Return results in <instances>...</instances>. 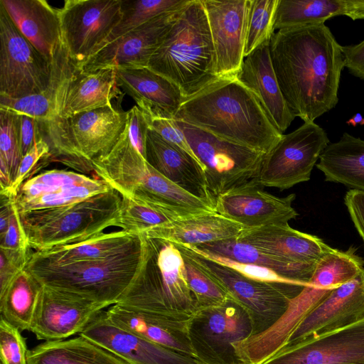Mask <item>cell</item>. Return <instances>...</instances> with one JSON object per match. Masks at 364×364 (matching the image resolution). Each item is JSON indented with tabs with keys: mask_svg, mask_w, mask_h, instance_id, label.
I'll use <instances>...</instances> for the list:
<instances>
[{
	"mask_svg": "<svg viewBox=\"0 0 364 364\" xmlns=\"http://www.w3.org/2000/svg\"><path fill=\"white\" fill-rule=\"evenodd\" d=\"M237 239L296 264L315 266L334 249L320 237L293 229L289 224L245 228Z\"/></svg>",
	"mask_w": 364,
	"mask_h": 364,
	"instance_id": "cell-23",
	"label": "cell"
},
{
	"mask_svg": "<svg viewBox=\"0 0 364 364\" xmlns=\"http://www.w3.org/2000/svg\"><path fill=\"white\" fill-rule=\"evenodd\" d=\"M43 284L26 268L0 294L1 317L20 331H31Z\"/></svg>",
	"mask_w": 364,
	"mask_h": 364,
	"instance_id": "cell-36",
	"label": "cell"
},
{
	"mask_svg": "<svg viewBox=\"0 0 364 364\" xmlns=\"http://www.w3.org/2000/svg\"><path fill=\"white\" fill-rule=\"evenodd\" d=\"M145 237L146 254L139 272L117 304L149 312L187 333L198 305L184 277L182 255L173 242Z\"/></svg>",
	"mask_w": 364,
	"mask_h": 364,
	"instance_id": "cell-3",
	"label": "cell"
},
{
	"mask_svg": "<svg viewBox=\"0 0 364 364\" xmlns=\"http://www.w3.org/2000/svg\"><path fill=\"white\" fill-rule=\"evenodd\" d=\"M215 53L218 77L237 76L245 59L249 0H202Z\"/></svg>",
	"mask_w": 364,
	"mask_h": 364,
	"instance_id": "cell-18",
	"label": "cell"
},
{
	"mask_svg": "<svg viewBox=\"0 0 364 364\" xmlns=\"http://www.w3.org/2000/svg\"><path fill=\"white\" fill-rule=\"evenodd\" d=\"M336 16L364 19V0H279L274 28L323 23Z\"/></svg>",
	"mask_w": 364,
	"mask_h": 364,
	"instance_id": "cell-33",
	"label": "cell"
},
{
	"mask_svg": "<svg viewBox=\"0 0 364 364\" xmlns=\"http://www.w3.org/2000/svg\"><path fill=\"white\" fill-rule=\"evenodd\" d=\"M175 119L203 168L215 201L220 194L257 180L265 154Z\"/></svg>",
	"mask_w": 364,
	"mask_h": 364,
	"instance_id": "cell-7",
	"label": "cell"
},
{
	"mask_svg": "<svg viewBox=\"0 0 364 364\" xmlns=\"http://www.w3.org/2000/svg\"><path fill=\"white\" fill-rule=\"evenodd\" d=\"M0 364H3L2 363H0Z\"/></svg>",
	"mask_w": 364,
	"mask_h": 364,
	"instance_id": "cell-55",
	"label": "cell"
},
{
	"mask_svg": "<svg viewBox=\"0 0 364 364\" xmlns=\"http://www.w3.org/2000/svg\"><path fill=\"white\" fill-rule=\"evenodd\" d=\"M117 227L122 230L144 235L176 220L166 213L133 196L120 195Z\"/></svg>",
	"mask_w": 364,
	"mask_h": 364,
	"instance_id": "cell-40",
	"label": "cell"
},
{
	"mask_svg": "<svg viewBox=\"0 0 364 364\" xmlns=\"http://www.w3.org/2000/svg\"><path fill=\"white\" fill-rule=\"evenodd\" d=\"M0 294L4 292L19 271L24 269L11 260L3 254L0 255Z\"/></svg>",
	"mask_w": 364,
	"mask_h": 364,
	"instance_id": "cell-53",
	"label": "cell"
},
{
	"mask_svg": "<svg viewBox=\"0 0 364 364\" xmlns=\"http://www.w3.org/2000/svg\"><path fill=\"white\" fill-rule=\"evenodd\" d=\"M269 41L245 58L237 77L254 93L272 123L284 134L295 116L280 90L270 56Z\"/></svg>",
	"mask_w": 364,
	"mask_h": 364,
	"instance_id": "cell-25",
	"label": "cell"
},
{
	"mask_svg": "<svg viewBox=\"0 0 364 364\" xmlns=\"http://www.w3.org/2000/svg\"><path fill=\"white\" fill-rule=\"evenodd\" d=\"M142 239L143 235L122 230L102 232L79 242L31 252L26 265L63 266L104 260L131 249Z\"/></svg>",
	"mask_w": 364,
	"mask_h": 364,
	"instance_id": "cell-26",
	"label": "cell"
},
{
	"mask_svg": "<svg viewBox=\"0 0 364 364\" xmlns=\"http://www.w3.org/2000/svg\"><path fill=\"white\" fill-rule=\"evenodd\" d=\"M19 134V114L11 110L0 108V161L8 166L12 182L22 159Z\"/></svg>",
	"mask_w": 364,
	"mask_h": 364,
	"instance_id": "cell-43",
	"label": "cell"
},
{
	"mask_svg": "<svg viewBox=\"0 0 364 364\" xmlns=\"http://www.w3.org/2000/svg\"><path fill=\"white\" fill-rule=\"evenodd\" d=\"M128 364H203L197 358L164 347L123 329L102 311L80 333Z\"/></svg>",
	"mask_w": 364,
	"mask_h": 364,
	"instance_id": "cell-22",
	"label": "cell"
},
{
	"mask_svg": "<svg viewBox=\"0 0 364 364\" xmlns=\"http://www.w3.org/2000/svg\"><path fill=\"white\" fill-rule=\"evenodd\" d=\"M344 65L353 76L364 80V40L358 44L341 46Z\"/></svg>",
	"mask_w": 364,
	"mask_h": 364,
	"instance_id": "cell-52",
	"label": "cell"
},
{
	"mask_svg": "<svg viewBox=\"0 0 364 364\" xmlns=\"http://www.w3.org/2000/svg\"><path fill=\"white\" fill-rule=\"evenodd\" d=\"M364 260L350 247L346 251L333 249L316 264L308 285L334 289L355 278L364 269Z\"/></svg>",
	"mask_w": 364,
	"mask_h": 364,
	"instance_id": "cell-37",
	"label": "cell"
},
{
	"mask_svg": "<svg viewBox=\"0 0 364 364\" xmlns=\"http://www.w3.org/2000/svg\"><path fill=\"white\" fill-rule=\"evenodd\" d=\"M122 95L114 68L82 71L77 67L65 90L61 119L112 106V101L122 98Z\"/></svg>",
	"mask_w": 364,
	"mask_h": 364,
	"instance_id": "cell-29",
	"label": "cell"
},
{
	"mask_svg": "<svg viewBox=\"0 0 364 364\" xmlns=\"http://www.w3.org/2000/svg\"><path fill=\"white\" fill-rule=\"evenodd\" d=\"M122 0H66L58 9L63 43L81 68L100 50L121 19Z\"/></svg>",
	"mask_w": 364,
	"mask_h": 364,
	"instance_id": "cell-13",
	"label": "cell"
},
{
	"mask_svg": "<svg viewBox=\"0 0 364 364\" xmlns=\"http://www.w3.org/2000/svg\"><path fill=\"white\" fill-rule=\"evenodd\" d=\"M121 196L114 189L77 203L46 224L25 231L35 251L79 242L117 226Z\"/></svg>",
	"mask_w": 364,
	"mask_h": 364,
	"instance_id": "cell-9",
	"label": "cell"
},
{
	"mask_svg": "<svg viewBox=\"0 0 364 364\" xmlns=\"http://www.w3.org/2000/svg\"><path fill=\"white\" fill-rule=\"evenodd\" d=\"M51 63V80L43 92L18 99L0 96V108L38 119L43 137L53 147L60 139L64 120L61 119V111L65 90L77 66L69 57L63 42Z\"/></svg>",
	"mask_w": 364,
	"mask_h": 364,
	"instance_id": "cell-19",
	"label": "cell"
},
{
	"mask_svg": "<svg viewBox=\"0 0 364 364\" xmlns=\"http://www.w3.org/2000/svg\"><path fill=\"white\" fill-rule=\"evenodd\" d=\"M341 46L324 23L283 28L272 36L273 68L295 117L314 122L337 105L345 68Z\"/></svg>",
	"mask_w": 364,
	"mask_h": 364,
	"instance_id": "cell-1",
	"label": "cell"
},
{
	"mask_svg": "<svg viewBox=\"0 0 364 364\" xmlns=\"http://www.w3.org/2000/svg\"><path fill=\"white\" fill-rule=\"evenodd\" d=\"M174 118L264 154L283 135L237 76L218 77L186 98Z\"/></svg>",
	"mask_w": 364,
	"mask_h": 364,
	"instance_id": "cell-2",
	"label": "cell"
},
{
	"mask_svg": "<svg viewBox=\"0 0 364 364\" xmlns=\"http://www.w3.org/2000/svg\"><path fill=\"white\" fill-rule=\"evenodd\" d=\"M263 364H364V317L285 346Z\"/></svg>",
	"mask_w": 364,
	"mask_h": 364,
	"instance_id": "cell-15",
	"label": "cell"
},
{
	"mask_svg": "<svg viewBox=\"0 0 364 364\" xmlns=\"http://www.w3.org/2000/svg\"><path fill=\"white\" fill-rule=\"evenodd\" d=\"M279 0H249L245 58L274 33V20Z\"/></svg>",
	"mask_w": 364,
	"mask_h": 364,
	"instance_id": "cell-42",
	"label": "cell"
},
{
	"mask_svg": "<svg viewBox=\"0 0 364 364\" xmlns=\"http://www.w3.org/2000/svg\"><path fill=\"white\" fill-rule=\"evenodd\" d=\"M23 36L50 62L63 42L58 9L44 0H0Z\"/></svg>",
	"mask_w": 364,
	"mask_h": 364,
	"instance_id": "cell-27",
	"label": "cell"
},
{
	"mask_svg": "<svg viewBox=\"0 0 364 364\" xmlns=\"http://www.w3.org/2000/svg\"><path fill=\"white\" fill-rule=\"evenodd\" d=\"M330 144L326 132L314 122H306L283 134L264 155L257 183L262 187L288 189L308 181L314 166Z\"/></svg>",
	"mask_w": 364,
	"mask_h": 364,
	"instance_id": "cell-11",
	"label": "cell"
},
{
	"mask_svg": "<svg viewBox=\"0 0 364 364\" xmlns=\"http://www.w3.org/2000/svg\"><path fill=\"white\" fill-rule=\"evenodd\" d=\"M28 364H128L109 350L79 334L45 341L28 351Z\"/></svg>",
	"mask_w": 364,
	"mask_h": 364,
	"instance_id": "cell-35",
	"label": "cell"
},
{
	"mask_svg": "<svg viewBox=\"0 0 364 364\" xmlns=\"http://www.w3.org/2000/svg\"><path fill=\"white\" fill-rule=\"evenodd\" d=\"M245 228L216 212H211L176 220L144 235L177 245L194 246L237 238Z\"/></svg>",
	"mask_w": 364,
	"mask_h": 364,
	"instance_id": "cell-30",
	"label": "cell"
},
{
	"mask_svg": "<svg viewBox=\"0 0 364 364\" xmlns=\"http://www.w3.org/2000/svg\"><path fill=\"white\" fill-rule=\"evenodd\" d=\"M146 240L104 260L63 266L26 265L44 287L68 291L109 307L118 302L136 277L146 254Z\"/></svg>",
	"mask_w": 364,
	"mask_h": 364,
	"instance_id": "cell-6",
	"label": "cell"
},
{
	"mask_svg": "<svg viewBox=\"0 0 364 364\" xmlns=\"http://www.w3.org/2000/svg\"><path fill=\"white\" fill-rule=\"evenodd\" d=\"M262 188L253 180L220 194L215 201V212L245 228L289 224L298 216L292 207L294 193L277 197Z\"/></svg>",
	"mask_w": 364,
	"mask_h": 364,
	"instance_id": "cell-17",
	"label": "cell"
},
{
	"mask_svg": "<svg viewBox=\"0 0 364 364\" xmlns=\"http://www.w3.org/2000/svg\"><path fill=\"white\" fill-rule=\"evenodd\" d=\"M175 245L182 255L184 277L195 296L198 309L225 303L230 296L224 288L203 268L188 247Z\"/></svg>",
	"mask_w": 364,
	"mask_h": 364,
	"instance_id": "cell-38",
	"label": "cell"
},
{
	"mask_svg": "<svg viewBox=\"0 0 364 364\" xmlns=\"http://www.w3.org/2000/svg\"><path fill=\"white\" fill-rule=\"evenodd\" d=\"M107 307L106 304L43 286L30 331L38 340L65 339L80 334Z\"/></svg>",
	"mask_w": 364,
	"mask_h": 364,
	"instance_id": "cell-16",
	"label": "cell"
},
{
	"mask_svg": "<svg viewBox=\"0 0 364 364\" xmlns=\"http://www.w3.org/2000/svg\"><path fill=\"white\" fill-rule=\"evenodd\" d=\"M26 340L20 330L3 318L0 319V363L28 364Z\"/></svg>",
	"mask_w": 364,
	"mask_h": 364,
	"instance_id": "cell-46",
	"label": "cell"
},
{
	"mask_svg": "<svg viewBox=\"0 0 364 364\" xmlns=\"http://www.w3.org/2000/svg\"><path fill=\"white\" fill-rule=\"evenodd\" d=\"M182 6L157 16L107 43L80 69L93 71L105 68L148 67L151 58Z\"/></svg>",
	"mask_w": 364,
	"mask_h": 364,
	"instance_id": "cell-20",
	"label": "cell"
},
{
	"mask_svg": "<svg viewBox=\"0 0 364 364\" xmlns=\"http://www.w3.org/2000/svg\"><path fill=\"white\" fill-rule=\"evenodd\" d=\"M19 114L20 148L22 157L43 138L40 122L28 115Z\"/></svg>",
	"mask_w": 364,
	"mask_h": 364,
	"instance_id": "cell-50",
	"label": "cell"
},
{
	"mask_svg": "<svg viewBox=\"0 0 364 364\" xmlns=\"http://www.w3.org/2000/svg\"><path fill=\"white\" fill-rule=\"evenodd\" d=\"M53 161L50 145L43 138L38 140L22 157L16 176L10 188L1 195L15 198L19 188L26 181L36 176L41 169Z\"/></svg>",
	"mask_w": 364,
	"mask_h": 364,
	"instance_id": "cell-44",
	"label": "cell"
},
{
	"mask_svg": "<svg viewBox=\"0 0 364 364\" xmlns=\"http://www.w3.org/2000/svg\"><path fill=\"white\" fill-rule=\"evenodd\" d=\"M242 364H244V363H242Z\"/></svg>",
	"mask_w": 364,
	"mask_h": 364,
	"instance_id": "cell-56",
	"label": "cell"
},
{
	"mask_svg": "<svg viewBox=\"0 0 364 364\" xmlns=\"http://www.w3.org/2000/svg\"><path fill=\"white\" fill-rule=\"evenodd\" d=\"M187 1L188 0H122L121 19L102 48L154 18L178 9Z\"/></svg>",
	"mask_w": 364,
	"mask_h": 364,
	"instance_id": "cell-39",
	"label": "cell"
},
{
	"mask_svg": "<svg viewBox=\"0 0 364 364\" xmlns=\"http://www.w3.org/2000/svg\"><path fill=\"white\" fill-rule=\"evenodd\" d=\"M187 333L203 364H242L232 344L252 336L253 328L247 311L230 297L220 306L198 309Z\"/></svg>",
	"mask_w": 364,
	"mask_h": 364,
	"instance_id": "cell-10",
	"label": "cell"
},
{
	"mask_svg": "<svg viewBox=\"0 0 364 364\" xmlns=\"http://www.w3.org/2000/svg\"><path fill=\"white\" fill-rule=\"evenodd\" d=\"M316 166L326 181L364 192V140L343 133L326 147Z\"/></svg>",
	"mask_w": 364,
	"mask_h": 364,
	"instance_id": "cell-34",
	"label": "cell"
},
{
	"mask_svg": "<svg viewBox=\"0 0 364 364\" xmlns=\"http://www.w3.org/2000/svg\"><path fill=\"white\" fill-rule=\"evenodd\" d=\"M95 177L74 171L52 169L36 174L22 184L14 203L20 205L44 195L57 192L68 186L87 183Z\"/></svg>",
	"mask_w": 364,
	"mask_h": 364,
	"instance_id": "cell-41",
	"label": "cell"
},
{
	"mask_svg": "<svg viewBox=\"0 0 364 364\" xmlns=\"http://www.w3.org/2000/svg\"><path fill=\"white\" fill-rule=\"evenodd\" d=\"M145 159L164 177L215 208V200L209 191L200 164L150 129L146 134Z\"/></svg>",
	"mask_w": 364,
	"mask_h": 364,
	"instance_id": "cell-24",
	"label": "cell"
},
{
	"mask_svg": "<svg viewBox=\"0 0 364 364\" xmlns=\"http://www.w3.org/2000/svg\"><path fill=\"white\" fill-rule=\"evenodd\" d=\"M344 203L364 242V192L354 189L348 191L345 195Z\"/></svg>",
	"mask_w": 364,
	"mask_h": 364,
	"instance_id": "cell-51",
	"label": "cell"
},
{
	"mask_svg": "<svg viewBox=\"0 0 364 364\" xmlns=\"http://www.w3.org/2000/svg\"><path fill=\"white\" fill-rule=\"evenodd\" d=\"M138 107L142 112L149 129L156 132L166 141L182 149L199 162L174 117L169 116L164 112L149 107L142 106Z\"/></svg>",
	"mask_w": 364,
	"mask_h": 364,
	"instance_id": "cell-45",
	"label": "cell"
},
{
	"mask_svg": "<svg viewBox=\"0 0 364 364\" xmlns=\"http://www.w3.org/2000/svg\"><path fill=\"white\" fill-rule=\"evenodd\" d=\"M190 249V248H189ZM194 251V250H193ZM196 253L201 255L211 260H213L220 264H224L229 267L234 269L238 272L242 274L243 275L251 278L252 279L269 282V283H278V284H298L302 285L288 279H286L276 273L274 271L261 266H257L255 264H243L237 262H234L230 259L215 257L213 255H210L201 252H198L194 251ZM304 286V285H302ZM306 287V286H304Z\"/></svg>",
	"mask_w": 364,
	"mask_h": 364,
	"instance_id": "cell-48",
	"label": "cell"
},
{
	"mask_svg": "<svg viewBox=\"0 0 364 364\" xmlns=\"http://www.w3.org/2000/svg\"><path fill=\"white\" fill-rule=\"evenodd\" d=\"M106 314L116 326L147 340L196 358L188 333L173 329L165 321L145 311L115 304Z\"/></svg>",
	"mask_w": 364,
	"mask_h": 364,
	"instance_id": "cell-32",
	"label": "cell"
},
{
	"mask_svg": "<svg viewBox=\"0 0 364 364\" xmlns=\"http://www.w3.org/2000/svg\"><path fill=\"white\" fill-rule=\"evenodd\" d=\"M148 68L174 82L185 100L218 78L215 49L202 0H188L178 10Z\"/></svg>",
	"mask_w": 364,
	"mask_h": 364,
	"instance_id": "cell-4",
	"label": "cell"
},
{
	"mask_svg": "<svg viewBox=\"0 0 364 364\" xmlns=\"http://www.w3.org/2000/svg\"><path fill=\"white\" fill-rule=\"evenodd\" d=\"M0 250L6 253H16L29 256L31 253L20 215L12 200L8 228L0 237Z\"/></svg>",
	"mask_w": 364,
	"mask_h": 364,
	"instance_id": "cell-47",
	"label": "cell"
},
{
	"mask_svg": "<svg viewBox=\"0 0 364 364\" xmlns=\"http://www.w3.org/2000/svg\"><path fill=\"white\" fill-rule=\"evenodd\" d=\"M149 127L138 106L128 110V131L134 146L145 158L146 139Z\"/></svg>",
	"mask_w": 364,
	"mask_h": 364,
	"instance_id": "cell-49",
	"label": "cell"
},
{
	"mask_svg": "<svg viewBox=\"0 0 364 364\" xmlns=\"http://www.w3.org/2000/svg\"><path fill=\"white\" fill-rule=\"evenodd\" d=\"M346 123L354 127L356 126L357 124L363 125L364 118H363L359 113H357L354 117L350 118Z\"/></svg>",
	"mask_w": 364,
	"mask_h": 364,
	"instance_id": "cell-54",
	"label": "cell"
},
{
	"mask_svg": "<svg viewBox=\"0 0 364 364\" xmlns=\"http://www.w3.org/2000/svg\"><path fill=\"white\" fill-rule=\"evenodd\" d=\"M0 96L18 99L43 92L52 63L18 31L0 4Z\"/></svg>",
	"mask_w": 364,
	"mask_h": 364,
	"instance_id": "cell-12",
	"label": "cell"
},
{
	"mask_svg": "<svg viewBox=\"0 0 364 364\" xmlns=\"http://www.w3.org/2000/svg\"><path fill=\"white\" fill-rule=\"evenodd\" d=\"M114 69L119 87L135 101L136 105L176 117L185 97L174 82L148 67Z\"/></svg>",
	"mask_w": 364,
	"mask_h": 364,
	"instance_id": "cell-28",
	"label": "cell"
},
{
	"mask_svg": "<svg viewBox=\"0 0 364 364\" xmlns=\"http://www.w3.org/2000/svg\"><path fill=\"white\" fill-rule=\"evenodd\" d=\"M128 111L107 106L78 113L65 120L63 164L82 173L92 171L91 162L107 154L126 129Z\"/></svg>",
	"mask_w": 364,
	"mask_h": 364,
	"instance_id": "cell-14",
	"label": "cell"
},
{
	"mask_svg": "<svg viewBox=\"0 0 364 364\" xmlns=\"http://www.w3.org/2000/svg\"><path fill=\"white\" fill-rule=\"evenodd\" d=\"M189 250L203 268L247 311L252 323V336L272 326L284 314L291 300L305 287L252 279Z\"/></svg>",
	"mask_w": 364,
	"mask_h": 364,
	"instance_id": "cell-8",
	"label": "cell"
},
{
	"mask_svg": "<svg viewBox=\"0 0 364 364\" xmlns=\"http://www.w3.org/2000/svg\"><path fill=\"white\" fill-rule=\"evenodd\" d=\"M183 246L198 252L234 262L267 267L283 278L304 286H308L316 266L286 262L237 238L194 246Z\"/></svg>",
	"mask_w": 364,
	"mask_h": 364,
	"instance_id": "cell-31",
	"label": "cell"
},
{
	"mask_svg": "<svg viewBox=\"0 0 364 364\" xmlns=\"http://www.w3.org/2000/svg\"><path fill=\"white\" fill-rule=\"evenodd\" d=\"M100 176L120 195L133 196L175 220L215 212L214 206L155 170L128 139L105 158Z\"/></svg>",
	"mask_w": 364,
	"mask_h": 364,
	"instance_id": "cell-5",
	"label": "cell"
},
{
	"mask_svg": "<svg viewBox=\"0 0 364 364\" xmlns=\"http://www.w3.org/2000/svg\"><path fill=\"white\" fill-rule=\"evenodd\" d=\"M364 317V269L353 279L333 289L302 320L286 346L315 338Z\"/></svg>",
	"mask_w": 364,
	"mask_h": 364,
	"instance_id": "cell-21",
	"label": "cell"
}]
</instances>
